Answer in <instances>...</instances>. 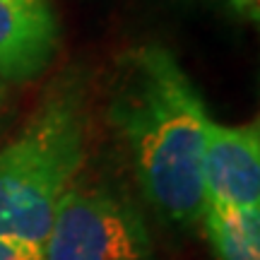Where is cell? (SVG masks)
<instances>
[{
  "instance_id": "cell-8",
  "label": "cell",
  "mask_w": 260,
  "mask_h": 260,
  "mask_svg": "<svg viewBox=\"0 0 260 260\" xmlns=\"http://www.w3.org/2000/svg\"><path fill=\"white\" fill-rule=\"evenodd\" d=\"M229 5L239 17L248 19V22L260 19V0H229Z\"/></svg>"
},
{
  "instance_id": "cell-7",
  "label": "cell",
  "mask_w": 260,
  "mask_h": 260,
  "mask_svg": "<svg viewBox=\"0 0 260 260\" xmlns=\"http://www.w3.org/2000/svg\"><path fill=\"white\" fill-rule=\"evenodd\" d=\"M0 260H41V246L0 236Z\"/></svg>"
},
{
  "instance_id": "cell-6",
  "label": "cell",
  "mask_w": 260,
  "mask_h": 260,
  "mask_svg": "<svg viewBox=\"0 0 260 260\" xmlns=\"http://www.w3.org/2000/svg\"><path fill=\"white\" fill-rule=\"evenodd\" d=\"M200 222L217 260H260V210L222 212L205 205Z\"/></svg>"
},
{
  "instance_id": "cell-3",
  "label": "cell",
  "mask_w": 260,
  "mask_h": 260,
  "mask_svg": "<svg viewBox=\"0 0 260 260\" xmlns=\"http://www.w3.org/2000/svg\"><path fill=\"white\" fill-rule=\"evenodd\" d=\"M41 260H152V241L123 198L70 186L41 241Z\"/></svg>"
},
{
  "instance_id": "cell-4",
  "label": "cell",
  "mask_w": 260,
  "mask_h": 260,
  "mask_svg": "<svg viewBox=\"0 0 260 260\" xmlns=\"http://www.w3.org/2000/svg\"><path fill=\"white\" fill-rule=\"evenodd\" d=\"M205 205L222 212L260 210V125L207 123L203 152Z\"/></svg>"
},
{
  "instance_id": "cell-1",
  "label": "cell",
  "mask_w": 260,
  "mask_h": 260,
  "mask_svg": "<svg viewBox=\"0 0 260 260\" xmlns=\"http://www.w3.org/2000/svg\"><path fill=\"white\" fill-rule=\"evenodd\" d=\"M109 123L128 152L138 183L174 224L200 222L205 210V99L167 46L128 48L109 92Z\"/></svg>"
},
{
  "instance_id": "cell-2",
  "label": "cell",
  "mask_w": 260,
  "mask_h": 260,
  "mask_svg": "<svg viewBox=\"0 0 260 260\" xmlns=\"http://www.w3.org/2000/svg\"><path fill=\"white\" fill-rule=\"evenodd\" d=\"M87 106L77 70L48 87L27 125L0 149V236L41 246L84 161Z\"/></svg>"
},
{
  "instance_id": "cell-9",
  "label": "cell",
  "mask_w": 260,
  "mask_h": 260,
  "mask_svg": "<svg viewBox=\"0 0 260 260\" xmlns=\"http://www.w3.org/2000/svg\"><path fill=\"white\" fill-rule=\"evenodd\" d=\"M3 102H5V89H3V82H0V111H3Z\"/></svg>"
},
{
  "instance_id": "cell-5",
  "label": "cell",
  "mask_w": 260,
  "mask_h": 260,
  "mask_svg": "<svg viewBox=\"0 0 260 260\" xmlns=\"http://www.w3.org/2000/svg\"><path fill=\"white\" fill-rule=\"evenodd\" d=\"M60 44L48 0H0V80L29 82L46 70Z\"/></svg>"
}]
</instances>
